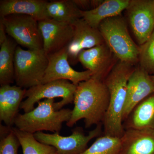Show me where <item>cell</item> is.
<instances>
[{"label":"cell","mask_w":154,"mask_h":154,"mask_svg":"<svg viewBox=\"0 0 154 154\" xmlns=\"http://www.w3.org/2000/svg\"><path fill=\"white\" fill-rule=\"evenodd\" d=\"M120 138L104 135L81 154H120Z\"/></svg>","instance_id":"cell-23"},{"label":"cell","mask_w":154,"mask_h":154,"mask_svg":"<svg viewBox=\"0 0 154 154\" xmlns=\"http://www.w3.org/2000/svg\"><path fill=\"white\" fill-rule=\"evenodd\" d=\"M120 154H154V130L125 129Z\"/></svg>","instance_id":"cell-16"},{"label":"cell","mask_w":154,"mask_h":154,"mask_svg":"<svg viewBox=\"0 0 154 154\" xmlns=\"http://www.w3.org/2000/svg\"><path fill=\"white\" fill-rule=\"evenodd\" d=\"M75 5L82 11H88L90 10L91 1L87 0H73Z\"/></svg>","instance_id":"cell-26"},{"label":"cell","mask_w":154,"mask_h":154,"mask_svg":"<svg viewBox=\"0 0 154 154\" xmlns=\"http://www.w3.org/2000/svg\"><path fill=\"white\" fill-rule=\"evenodd\" d=\"M12 129L19 139L23 154H57L55 148L38 141L33 134L14 127Z\"/></svg>","instance_id":"cell-22"},{"label":"cell","mask_w":154,"mask_h":154,"mask_svg":"<svg viewBox=\"0 0 154 154\" xmlns=\"http://www.w3.org/2000/svg\"><path fill=\"white\" fill-rule=\"evenodd\" d=\"M126 10L135 37L138 43L142 45L154 30V1H130Z\"/></svg>","instance_id":"cell-9"},{"label":"cell","mask_w":154,"mask_h":154,"mask_svg":"<svg viewBox=\"0 0 154 154\" xmlns=\"http://www.w3.org/2000/svg\"><path fill=\"white\" fill-rule=\"evenodd\" d=\"M7 34L17 44L28 50L43 49V40L38 22L33 17L22 14L0 17Z\"/></svg>","instance_id":"cell-7"},{"label":"cell","mask_w":154,"mask_h":154,"mask_svg":"<svg viewBox=\"0 0 154 154\" xmlns=\"http://www.w3.org/2000/svg\"><path fill=\"white\" fill-rule=\"evenodd\" d=\"M48 63L43 49L25 50L18 45L14 60L16 85L27 90L42 84Z\"/></svg>","instance_id":"cell-5"},{"label":"cell","mask_w":154,"mask_h":154,"mask_svg":"<svg viewBox=\"0 0 154 154\" xmlns=\"http://www.w3.org/2000/svg\"><path fill=\"white\" fill-rule=\"evenodd\" d=\"M77 86L69 81L60 80L29 88L26 91V99L21 103L20 109L27 113L33 110L35 104L42 99L60 98L62 100L54 104V109L60 110L65 105L73 103Z\"/></svg>","instance_id":"cell-6"},{"label":"cell","mask_w":154,"mask_h":154,"mask_svg":"<svg viewBox=\"0 0 154 154\" xmlns=\"http://www.w3.org/2000/svg\"><path fill=\"white\" fill-rule=\"evenodd\" d=\"M139 61L142 68L154 75V30L148 40L140 46Z\"/></svg>","instance_id":"cell-25"},{"label":"cell","mask_w":154,"mask_h":154,"mask_svg":"<svg viewBox=\"0 0 154 154\" xmlns=\"http://www.w3.org/2000/svg\"><path fill=\"white\" fill-rule=\"evenodd\" d=\"M99 29L105 44L119 60L133 65L139 61L140 46L133 40L121 15L104 20Z\"/></svg>","instance_id":"cell-4"},{"label":"cell","mask_w":154,"mask_h":154,"mask_svg":"<svg viewBox=\"0 0 154 154\" xmlns=\"http://www.w3.org/2000/svg\"><path fill=\"white\" fill-rule=\"evenodd\" d=\"M129 0H107L98 7L88 11H82V17L90 26L99 29L101 22L105 19L121 15L127 8Z\"/></svg>","instance_id":"cell-18"},{"label":"cell","mask_w":154,"mask_h":154,"mask_svg":"<svg viewBox=\"0 0 154 154\" xmlns=\"http://www.w3.org/2000/svg\"><path fill=\"white\" fill-rule=\"evenodd\" d=\"M109 91L103 81L91 78L80 83L75 92L73 109L67 126L84 119L86 128L103 123L109 104Z\"/></svg>","instance_id":"cell-1"},{"label":"cell","mask_w":154,"mask_h":154,"mask_svg":"<svg viewBox=\"0 0 154 154\" xmlns=\"http://www.w3.org/2000/svg\"><path fill=\"white\" fill-rule=\"evenodd\" d=\"M54 103V99H44L30 112L19 113L14 121L15 127L32 134L43 131L59 133L63 122L69 120L72 110L63 108L56 110Z\"/></svg>","instance_id":"cell-3"},{"label":"cell","mask_w":154,"mask_h":154,"mask_svg":"<svg viewBox=\"0 0 154 154\" xmlns=\"http://www.w3.org/2000/svg\"><path fill=\"white\" fill-rule=\"evenodd\" d=\"M151 77L152 79V81H153L154 82V75H151Z\"/></svg>","instance_id":"cell-28"},{"label":"cell","mask_w":154,"mask_h":154,"mask_svg":"<svg viewBox=\"0 0 154 154\" xmlns=\"http://www.w3.org/2000/svg\"><path fill=\"white\" fill-rule=\"evenodd\" d=\"M7 34L5 25L0 20V45L5 41L8 36H7Z\"/></svg>","instance_id":"cell-27"},{"label":"cell","mask_w":154,"mask_h":154,"mask_svg":"<svg viewBox=\"0 0 154 154\" xmlns=\"http://www.w3.org/2000/svg\"><path fill=\"white\" fill-rule=\"evenodd\" d=\"M18 44L8 36L0 45V85H11L15 82L14 60Z\"/></svg>","instance_id":"cell-20"},{"label":"cell","mask_w":154,"mask_h":154,"mask_svg":"<svg viewBox=\"0 0 154 154\" xmlns=\"http://www.w3.org/2000/svg\"><path fill=\"white\" fill-rule=\"evenodd\" d=\"M67 47L60 51L48 56V63L42 84L56 80L69 81L75 85L90 79L92 72L87 70L78 72L70 66L68 56Z\"/></svg>","instance_id":"cell-10"},{"label":"cell","mask_w":154,"mask_h":154,"mask_svg":"<svg viewBox=\"0 0 154 154\" xmlns=\"http://www.w3.org/2000/svg\"><path fill=\"white\" fill-rule=\"evenodd\" d=\"M72 25L73 35L67 50L69 62L74 65L79 61L78 56L82 51L105 42L99 29L91 27L83 18L77 20Z\"/></svg>","instance_id":"cell-13"},{"label":"cell","mask_w":154,"mask_h":154,"mask_svg":"<svg viewBox=\"0 0 154 154\" xmlns=\"http://www.w3.org/2000/svg\"><path fill=\"white\" fill-rule=\"evenodd\" d=\"M102 132V123L89 132L88 135L82 128L76 127L68 136L60 135L59 133H45L43 131L34 134V137L42 143L55 148L57 154H81L88 148V144Z\"/></svg>","instance_id":"cell-8"},{"label":"cell","mask_w":154,"mask_h":154,"mask_svg":"<svg viewBox=\"0 0 154 154\" xmlns=\"http://www.w3.org/2000/svg\"><path fill=\"white\" fill-rule=\"evenodd\" d=\"M113 56L114 55L105 43L82 51L78 56V61L92 72V78L103 81L114 64L112 65Z\"/></svg>","instance_id":"cell-14"},{"label":"cell","mask_w":154,"mask_h":154,"mask_svg":"<svg viewBox=\"0 0 154 154\" xmlns=\"http://www.w3.org/2000/svg\"><path fill=\"white\" fill-rule=\"evenodd\" d=\"M154 93V82L151 75L140 66L135 68L128 83L126 101L122 113L123 122L140 103Z\"/></svg>","instance_id":"cell-12"},{"label":"cell","mask_w":154,"mask_h":154,"mask_svg":"<svg viewBox=\"0 0 154 154\" xmlns=\"http://www.w3.org/2000/svg\"><path fill=\"white\" fill-rule=\"evenodd\" d=\"M21 146L18 137L12 127L1 125L0 154H18Z\"/></svg>","instance_id":"cell-24"},{"label":"cell","mask_w":154,"mask_h":154,"mask_svg":"<svg viewBox=\"0 0 154 154\" xmlns=\"http://www.w3.org/2000/svg\"><path fill=\"white\" fill-rule=\"evenodd\" d=\"M134 69L133 65L119 60L103 80L110 96L109 106L102 123L105 135L121 138L124 134L122 113L128 80Z\"/></svg>","instance_id":"cell-2"},{"label":"cell","mask_w":154,"mask_h":154,"mask_svg":"<svg viewBox=\"0 0 154 154\" xmlns=\"http://www.w3.org/2000/svg\"><path fill=\"white\" fill-rule=\"evenodd\" d=\"M47 11L49 18L58 22L72 25L82 17V11L73 0H59L48 2Z\"/></svg>","instance_id":"cell-21"},{"label":"cell","mask_w":154,"mask_h":154,"mask_svg":"<svg viewBox=\"0 0 154 154\" xmlns=\"http://www.w3.org/2000/svg\"><path fill=\"white\" fill-rule=\"evenodd\" d=\"M125 121V129L154 130V93L135 107Z\"/></svg>","instance_id":"cell-19"},{"label":"cell","mask_w":154,"mask_h":154,"mask_svg":"<svg viewBox=\"0 0 154 154\" xmlns=\"http://www.w3.org/2000/svg\"><path fill=\"white\" fill-rule=\"evenodd\" d=\"M45 0H1L0 17L12 14L28 15L38 22L50 18Z\"/></svg>","instance_id":"cell-17"},{"label":"cell","mask_w":154,"mask_h":154,"mask_svg":"<svg viewBox=\"0 0 154 154\" xmlns=\"http://www.w3.org/2000/svg\"><path fill=\"white\" fill-rule=\"evenodd\" d=\"M27 89L17 85H5L0 88V120L6 126L13 127L19 114Z\"/></svg>","instance_id":"cell-15"},{"label":"cell","mask_w":154,"mask_h":154,"mask_svg":"<svg viewBox=\"0 0 154 154\" xmlns=\"http://www.w3.org/2000/svg\"><path fill=\"white\" fill-rule=\"evenodd\" d=\"M43 49L48 55L53 54L67 47L72 38L73 26L48 18L38 22Z\"/></svg>","instance_id":"cell-11"}]
</instances>
